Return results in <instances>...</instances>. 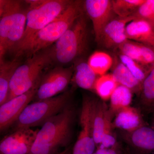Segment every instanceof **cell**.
<instances>
[{"mask_svg": "<svg viewBox=\"0 0 154 154\" xmlns=\"http://www.w3.org/2000/svg\"><path fill=\"white\" fill-rule=\"evenodd\" d=\"M75 117V109L70 102L42 125L28 154H58L60 149L70 145Z\"/></svg>", "mask_w": 154, "mask_h": 154, "instance_id": "1", "label": "cell"}, {"mask_svg": "<svg viewBox=\"0 0 154 154\" xmlns=\"http://www.w3.org/2000/svg\"><path fill=\"white\" fill-rule=\"evenodd\" d=\"M140 45L141 50L142 59L141 64L148 66L152 69L154 66V49L146 45Z\"/></svg>", "mask_w": 154, "mask_h": 154, "instance_id": "31", "label": "cell"}, {"mask_svg": "<svg viewBox=\"0 0 154 154\" xmlns=\"http://www.w3.org/2000/svg\"><path fill=\"white\" fill-rule=\"evenodd\" d=\"M125 33L128 39H132L147 45L154 39V27L144 19L136 18L126 26Z\"/></svg>", "mask_w": 154, "mask_h": 154, "instance_id": "17", "label": "cell"}, {"mask_svg": "<svg viewBox=\"0 0 154 154\" xmlns=\"http://www.w3.org/2000/svg\"></svg>", "mask_w": 154, "mask_h": 154, "instance_id": "37", "label": "cell"}, {"mask_svg": "<svg viewBox=\"0 0 154 154\" xmlns=\"http://www.w3.org/2000/svg\"><path fill=\"white\" fill-rule=\"evenodd\" d=\"M22 5V2L17 0L0 1V61L4 60L8 52V38L14 15Z\"/></svg>", "mask_w": 154, "mask_h": 154, "instance_id": "15", "label": "cell"}, {"mask_svg": "<svg viewBox=\"0 0 154 154\" xmlns=\"http://www.w3.org/2000/svg\"><path fill=\"white\" fill-rule=\"evenodd\" d=\"M27 12V9L24 8L22 5L14 15L8 38V52L12 51L23 37L26 28Z\"/></svg>", "mask_w": 154, "mask_h": 154, "instance_id": "19", "label": "cell"}, {"mask_svg": "<svg viewBox=\"0 0 154 154\" xmlns=\"http://www.w3.org/2000/svg\"><path fill=\"white\" fill-rule=\"evenodd\" d=\"M68 0L26 1L28 5L26 28L20 42L12 51L14 58L26 55L33 38L42 29L55 19L69 5Z\"/></svg>", "mask_w": 154, "mask_h": 154, "instance_id": "2", "label": "cell"}, {"mask_svg": "<svg viewBox=\"0 0 154 154\" xmlns=\"http://www.w3.org/2000/svg\"><path fill=\"white\" fill-rule=\"evenodd\" d=\"M133 17L146 20L154 27V0H145Z\"/></svg>", "mask_w": 154, "mask_h": 154, "instance_id": "29", "label": "cell"}, {"mask_svg": "<svg viewBox=\"0 0 154 154\" xmlns=\"http://www.w3.org/2000/svg\"><path fill=\"white\" fill-rule=\"evenodd\" d=\"M147 45H148V46H150V47L152 48L153 49H154V39H153L152 41H151Z\"/></svg>", "mask_w": 154, "mask_h": 154, "instance_id": "35", "label": "cell"}, {"mask_svg": "<svg viewBox=\"0 0 154 154\" xmlns=\"http://www.w3.org/2000/svg\"><path fill=\"white\" fill-rule=\"evenodd\" d=\"M123 154H131L130 151L129 149H128V148L127 147L126 148L124 149Z\"/></svg>", "mask_w": 154, "mask_h": 154, "instance_id": "36", "label": "cell"}, {"mask_svg": "<svg viewBox=\"0 0 154 154\" xmlns=\"http://www.w3.org/2000/svg\"><path fill=\"white\" fill-rule=\"evenodd\" d=\"M84 11L83 2L71 1L58 17L36 34L26 53L27 56L30 57L54 44Z\"/></svg>", "mask_w": 154, "mask_h": 154, "instance_id": "5", "label": "cell"}, {"mask_svg": "<svg viewBox=\"0 0 154 154\" xmlns=\"http://www.w3.org/2000/svg\"><path fill=\"white\" fill-rule=\"evenodd\" d=\"M41 79V78L29 91L6 101L1 105L0 130L1 132L6 130L14 124L25 107L34 99Z\"/></svg>", "mask_w": 154, "mask_h": 154, "instance_id": "9", "label": "cell"}, {"mask_svg": "<svg viewBox=\"0 0 154 154\" xmlns=\"http://www.w3.org/2000/svg\"><path fill=\"white\" fill-rule=\"evenodd\" d=\"M85 11L52 45L54 58L66 64L77 60L88 47V28Z\"/></svg>", "mask_w": 154, "mask_h": 154, "instance_id": "4", "label": "cell"}, {"mask_svg": "<svg viewBox=\"0 0 154 154\" xmlns=\"http://www.w3.org/2000/svg\"><path fill=\"white\" fill-rule=\"evenodd\" d=\"M112 74L119 85L129 88L133 92L140 94L142 83L133 75L122 63H119L116 66Z\"/></svg>", "mask_w": 154, "mask_h": 154, "instance_id": "21", "label": "cell"}, {"mask_svg": "<svg viewBox=\"0 0 154 154\" xmlns=\"http://www.w3.org/2000/svg\"><path fill=\"white\" fill-rule=\"evenodd\" d=\"M140 95L141 106L151 112L154 110V66L143 82Z\"/></svg>", "mask_w": 154, "mask_h": 154, "instance_id": "23", "label": "cell"}, {"mask_svg": "<svg viewBox=\"0 0 154 154\" xmlns=\"http://www.w3.org/2000/svg\"><path fill=\"white\" fill-rule=\"evenodd\" d=\"M133 92L125 86L119 85L111 95L109 110L112 116L125 107L130 106L132 101Z\"/></svg>", "mask_w": 154, "mask_h": 154, "instance_id": "22", "label": "cell"}, {"mask_svg": "<svg viewBox=\"0 0 154 154\" xmlns=\"http://www.w3.org/2000/svg\"><path fill=\"white\" fill-rule=\"evenodd\" d=\"M135 19L132 16L112 19L105 26L98 44L107 48L118 47L128 40L125 33L126 26Z\"/></svg>", "mask_w": 154, "mask_h": 154, "instance_id": "14", "label": "cell"}, {"mask_svg": "<svg viewBox=\"0 0 154 154\" xmlns=\"http://www.w3.org/2000/svg\"><path fill=\"white\" fill-rule=\"evenodd\" d=\"M88 63L94 72L99 76L107 74L113 65V60L107 53L96 51L89 57Z\"/></svg>", "mask_w": 154, "mask_h": 154, "instance_id": "25", "label": "cell"}, {"mask_svg": "<svg viewBox=\"0 0 154 154\" xmlns=\"http://www.w3.org/2000/svg\"><path fill=\"white\" fill-rule=\"evenodd\" d=\"M91 117L94 140L97 148L106 130L112 124L113 116L105 101L92 97Z\"/></svg>", "mask_w": 154, "mask_h": 154, "instance_id": "13", "label": "cell"}, {"mask_svg": "<svg viewBox=\"0 0 154 154\" xmlns=\"http://www.w3.org/2000/svg\"></svg>", "mask_w": 154, "mask_h": 154, "instance_id": "38", "label": "cell"}, {"mask_svg": "<svg viewBox=\"0 0 154 154\" xmlns=\"http://www.w3.org/2000/svg\"><path fill=\"white\" fill-rule=\"evenodd\" d=\"M118 85L112 74H106L97 78L94 91L100 99L104 101H107L110 99Z\"/></svg>", "mask_w": 154, "mask_h": 154, "instance_id": "24", "label": "cell"}, {"mask_svg": "<svg viewBox=\"0 0 154 154\" xmlns=\"http://www.w3.org/2000/svg\"><path fill=\"white\" fill-rule=\"evenodd\" d=\"M21 64L19 59L17 58L0 61V105L7 101L12 77Z\"/></svg>", "mask_w": 154, "mask_h": 154, "instance_id": "20", "label": "cell"}, {"mask_svg": "<svg viewBox=\"0 0 154 154\" xmlns=\"http://www.w3.org/2000/svg\"><path fill=\"white\" fill-rule=\"evenodd\" d=\"M54 60L52 46L28 57L18 67L12 77L7 101L33 88L41 79L43 70Z\"/></svg>", "mask_w": 154, "mask_h": 154, "instance_id": "3", "label": "cell"}, {"mask_svg": "<svg viewBox=\"0 0 154 154\" xmlns=\"http://www.w3.org/2000/svg\"><path fill=\"white\" fill-rule=\"evenodd\" d=\"M71 96L70 91H65L54 97L30 103L14 123V129L42 126L68 105Z\"/></svg>", "mask_w": 154, "mask_h": 154, "instance_id": "6", "label": "cell"}, {"mask_svg": "<svg viewBox=\"0 0 154 154\" xmlns=\"http://www.w3.org/2000/svg\"><path fill=\"white\" fill-rule=\"evenodd\" d=\"M151 113H152V124H151V127L154 130V110H153L152 111Z\"/></svg>", "mask_w": 154, "mask_h": 154, "instance_id": "34", "label": "cell"}, {"mask_svg": "<svg viewBox=\"0 0 154 154\" xmlns=\"http://www.w3.org/2000/svg\"><path fill=\"white\" fill-rule=\"evenodd\" d=\"M38 130L32 128L15 130L1 141L0 154H29Z\"/></svg>", "mask_w": 154, "mask_h": 154, "instance_id": "10", "label": "cell"}, {"mask_svg": "<svg viewBox=\"0 0 154 154\" xmlns=\"http://www.w3.org/2000/svg\"><path fill=\"white\" fill-rule=\"evenodd\" d=\"M73 65L69 67L57 66L42 75L34 99H48L65 92L72 80Z\"/></svg>", "mask_w": 154, "mask_h": 154, "instance_id": "7", "label": "cell"}, {"mask_svg": "<svg viewBox=\"0 0 154 154\" xmlns=\"http://www.w3.org/2000/svg\"><path fill=\"white\" fill-rule=\"evenodd\" d=\"M145 0H112L114 13L119 17H133Z\"/></svg>", "mask_w": 154, "mask_h": 154, "instance_id": "26", "label": "cell"}, {"mask_svg": "<svg viewBox=\"0 0 154 154\" xmlns=\"http://www.w3.org/2000/svg\"><path fill=\"white\" fill-rule=\"evenodd\" d=\"M83 4L85 12L92 21L95 40L98 43L105 26L113 19L112 1L86 0Z\"/></svg>", "mask_w": 154, "mask_h": 154, "instance_id": "11", "label": "cell"}, {"mask_svg": "<svg viewBox=\"0 0 154 154\" xmlns=\"http://www.w3.org/2000/svg\"><path fill=\"white\" fill-rule=\"evenodd\" d=\"M122 138L134 154L154 153V130L145 124L132 131H120Z\"/></svg>", "mask_w": 154, "mask_h": 154, "instance_id": "12", "label": "cell"}, {"mask_svg": "<svg viewBox=\"0 0 154 154\" xmlns=\"http://www.w3.org/2000/svg\"><path fill=\"white\" fill-rule=\"evenodd\" d=\"M119 58L121 62L126 66L138 81L142 83L149 71L142 67L139 63L126 56L121 54Z\"/></svg>", "mask_w": 154, "mask_h": 154, "instance_id": "27", "label": "cell"}, {"mask_svg": "<svg viewBox=\"0 0 154 154\" xmlns=\"http://www.w3.org/2000/svg\"><path fill=\"white\" fill-rule=\"evenodd\" d=\"M113 124L110 125L103 134L102 140L96 149H107L113 147L118 143L117 137L114 129Z\"/></svg>", "mask_w": 154, "mask_h": 154, "instance_id": "30", "label": "cell"}, {"mask_svg": "<svg viewBox=\"0 0 154 154\" xmlns=\"http://www.w3.org/2000/svg\"><path fill=\"white\" fill-rule=\"evenodd\" d=\"M92 97L88 95L83 96L80 117L81 130L73 146L72 154H93L96 150L91 122Z\"/></svg>", "mask_w": 154, "mask_h": 154, "instance_id": "8", "label": "cell"}, {"mask_svg": "<svg viewBox=\"0 0 154 154\" xmlns=\"http://www.w3.org/2000/svg\"><path fill=\"white\" fill-rule=\"evenodd\" d=\"M113 128L120 131H132L146 124L140 111L135 107L128 106L119 110L113 116Z\"/></svg>", "mask_w": 154, "mask_h": 154, "instance_id": "16", "label": "cell"}, {"mask_svg": "<svg viewBox=\"0 0 154 154\" xmlns=\"http://www.w3.org/2000/svg\"><path fill=\"white\" fill-rule=\"evenodd\" d=\"M74 72L72 81L79 88L84 90L94 91V85L97 79V75L94 72L88 62L75 61Z\"/></svg>", "mask_w": 154, "mask_h": 154, "instance_id": "18", "label": "cell"}, {"mask_svg": "<svg viewBox=\"0 0 154 154\" xmlns=\"http://www.w3.org/2000/svg\"><path fill=\"white\" fill-rule=\"evenodd\" d=\"M122 54L130 58L141 64L142 52L140 45L128 40L118 47Z\"/></svg>", "mask_w": 154, "mask_h": 154, "instance_id": "28", "label": "cell"}, {"mask_svg": "<svg viewBox=\"0 0 154 154\" xmlns=\"http://www.w3.org/2000/svg\"><path fill=\"white\" fill-rule=\"evenodd\" d=\"M73 146L70 145L57 154H72Z\"/></svg>", "mask_w": 154, "mask_h": 154, "instance_id": "33", "label": "cell"}, {"mask_svg": "<svg viewBox=\"0 0 154 154\" xmlns=\"http://www.w3.org/2000/svg\"><path fill=\"white\" fill-rule=\"evenodd\" d=\"M124 149L122 147L121 144L118 143L116 145L107 149H96L93 154H123Z\"/></svg>", "mask_w": 154, "mask_h": 154, "instance_id": "32", "label": "cell"}]
</instances>
